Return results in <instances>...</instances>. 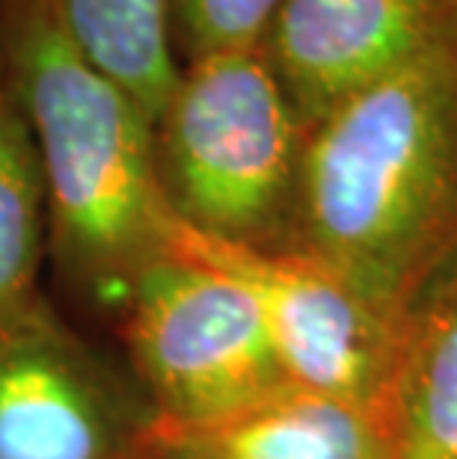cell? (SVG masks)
I'll use <instances>...</instances> for the list:
<instances>
[{
	"instance_id": "1",
	"label": "cell",
	"mask_w": 457,
	"mask_h": 459,
	"mask_svg": "<svg viewBox=\"0 0 457 459\" xmlns=\"http://www.w3.org/2000/svg\"><path fill=\"white\" fill-rule=\"evenodd\" d=\"M457 243V33L309 128L282 247L398 332Z\"/></svg>"
},
{
	"instance_id": "2",
	"label": "cell",
	"mask_w": 457,
	"mask_h": 459,
	"mask_svg": "<svg viewBox=\"0 0 457 459\" xmlns=\"http://www.w3.org/2000/svg\"><path fill=\"white\" fill-rule=\"evenodd\" d=\"M0 65L31 131L48 240L95 297L125 302L170 252L154 134L145 113L66 39L42 0H0Z\"/></svg>"
},
{
	"instance_id": "3",
	"label": "cell",
	"mask_w": 457,
	"mask_h": 459,
	"mask_svg": "<svg viewBox=\"0 0 457 459\" xmlns=\"http://www.w3.org/2000/svg\"><path fill=\"white\" fill-rule=\"evenodd\" d=\"M152 134L172 217L229 243H286L309 125L259 48L184 63Z\"/></svg>"
},
{
	"instance_id": "4",
	"label": "cell",
	"mask_w": 457,
	"mask_h": 459,
	"mask_svg": "<svg viewBox=\"0 0 457 459\" xmlns=\"http://www.w3.org/2000/svg\"><path fill=\"white\" fill-rule=\"evenodd\" d=\"M122 308L125 344L152 415L211 421L294 388L252 299L181 252L152 261Z\"/></svg>"
},
{
	"instance_id": "5",
	"label": "cell",
	"mask_w": 457,
	"mask_h": 459,
	"mask_svg": "<svg viewBox=\"0 0 457 459\" xmlns=\"http://www.w3.org/2000/svg\"><path fill=\"white\" fill-rule=\"evenodd\" d=\"M170 249L223 273L252 299L294 388L383 409L398 332L336 273L297 249L217 240L181 220Z\"/></svg>"
},
{
	"instance_id": "6",
	"label": "cell",
	"mask_w": 457,
	"mask_h": 459,
	"mask_svg": "<svg viewBox=\"0 0 457 459\" xmlns=\"http://www.w3.org/2000/svg\"><path fill=\"white\" fill-rule=\"evenodd\" d=\"M149 415L42 297L0 329V459H134Z\"/></svg>"
},
{
	"instance_id": "7",
	"label": "cell",
	"mask_w": 457,
	"mask_h": 459,
	"mask_svg": "<svg viewBox=\"0 0 457 459\" xmlns=\"http://www.w3.org/2000/svg\"><path fill=\"white\" fill-rule=\"evenodd\" d=\"M457 33V0H282L259 51L309 128Z\"/></svg>"
},
{
	"instance_id": "8",
	"label": "cell",
	"mask_w": 457,
	"mask_h": 459,
	"mask_svg": "<svg viewBox=\"0 0 457 459\" xmlns=\"http://www.w3.org/2000/svg\"><path fill=\"white\" fill-rule=\"evenodd\" d=\"M134 459H392L383 409L303 388L211 421L149 415Z\"/></svg>"
},
{
	"instance_id": "9",
	"label": "cell",
	"mask_w": 457,
	"mask_h": 459,
	"mask_svg": "<svg viewBox=\"0 0 457 459\" xmlns=\"http://www.w3.org/2000/svg\"><path fill=\"white\" fill-rule=\"evenodd\" d=\"M383 415L392 459H457V243L398 324Z\"/></svg>"
},
{
	"instance_id": "10",
	"label": "cell",
	"mask_w": 457,
	"mask_h": 459,
	"mask_svg": "<svg viewBox=\"0 0 457 459\" xmlns=\"http://www.w3.org/2000/svg\"><path fill=\"white\" fill-rule=\"evenodd\" d=\"M66 39L154 125L181 74L170 0H42Z\"/></svg>"
},
{
	"instance_id": "11",
	"label": "cell",
	"mask_w": 457,
	"mask_h": 459,
	"mask_svg": "<svg viewBox=\"0 0 457 459\" xmlns=\"http://www.w3.org/2000/svg\"><path fill=\"white\" fill-rule=\"evenodd\" d=\"M45 240L42 172L27 122L9 95L0 122V329L42 297L36 276Z\"/></svg>"
},
{
	"instance_id": "12",
	"label": "cell",
	"mask_w": 457,
	"mask_h": 459,
	"mask_svg": "<svg viewBox=\"0 0 457 459\" xmlns=\"http://www.w3.org/2000/svg\"><path fill=\"white\" fill-rule=\"evenodd\" d=\"M282 0H170V36L179 63L256 51Z\"/></svg>"
},
{
	"instance_id": "13",
	"label": "cell",
	"mask_w": 457,
	"mask_h": 459,
	"mask_svg": "<svg viewBox=\"0 0 457 459\" xmlns=\"http://www.w3.org/2000/svg\"><path fill=\"white\" fill-rule=\"evenodd\" d=\"M9 107V86H6V74H4V65H0V122H4V113Z\"/></svg>"
}]
</instances>
